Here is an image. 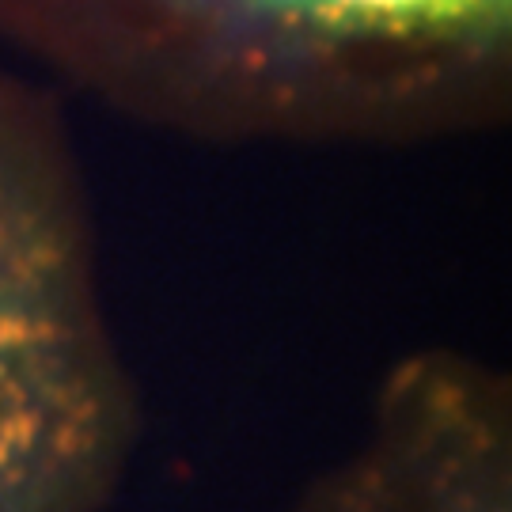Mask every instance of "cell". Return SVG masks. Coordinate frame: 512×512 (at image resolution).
<instances>
[{
    "instance_id": "cell-1",
    "label": "cell",
    "mask_w": 512,
    "mask_h": 512,
    "mask_svg": "<svg viewBox=\"0 0 512 512\" xmlns=\"http://www.w3.org/2000/svg\"><path fill=\"white\" fill-rule=\"evenodd\" d=\"M0 42L205 145H433L512 110V0H0Z\"/></svg>"
},
{
    "instance_id": "cell-2",
    "label": "cell",
    "mask_w": 512,
    "mask_h": 512,
    "mask_svg": "<svg viewBox=\"0 0 512 512\" xmlns=\"http://www.w3.org/2000/svg\"><path fill=\"white\" fill-rule=\"evenodd\" d=\"M137 437L69 129L0 73V512H103Z\"/></svg>"
},
{
    "instance_id": "cell-3",
    "label": "cell",
    "mask_w": 512,
    "mask_h": 512,
    "mask_svg": "<svg viewBox=\"0 0 512 512\" xmlns=\"http://www.w3.org/2000/svg\"><path fill=\"white\" fill-rule=\"evenodd\" d=\"M293 512H512V380L456 346L399 357Z\"/></svg>"
}]
</instances>
